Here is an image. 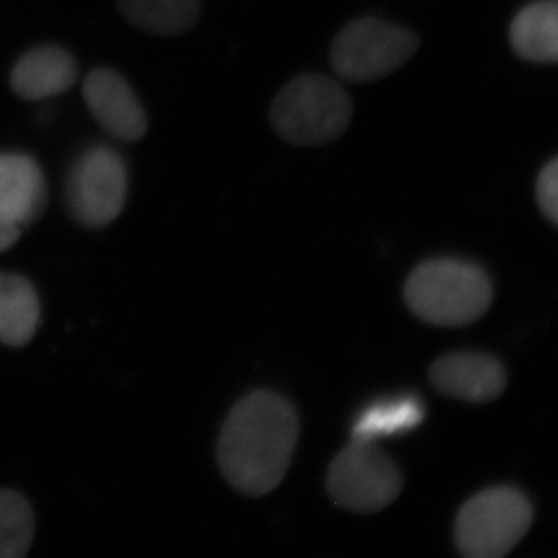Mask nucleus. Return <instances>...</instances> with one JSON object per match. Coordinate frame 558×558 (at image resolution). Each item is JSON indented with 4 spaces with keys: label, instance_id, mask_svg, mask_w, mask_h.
<instances>
[{
    "label": "nucleus",
    "instance_id": "1",
    "mask_svg": "<svg viewBox=\"0 0 558 558\" xmlns=\"http://www.w3.org/2000/svg\"><path fill=\"white\" fill-rule=\"evenodd\" d=\"M295 409L270 391H256L231 410L220 433L219 468L242 494L263 497L288 472L296 440Z\"/></svg>",
    "mask_w": 558,
    "mask_h": 558
},
{
    "label": "nucleus",
    "instance_id": "2",
    "mask_svg": "<svg viewBox=\"0 0 558 558\" xmlns=\"http://www.w3.org/2000/svg\"><path fill=\"white\" fill-rule=\"evenodd\" d=\"M494 288L486 271L461 259H429L414 269L405 301L424 322L446 328L470 325L486 314Z\"/></svg>",
    "mask_w": 558,
    "mask_h": 558
},
{
    "label": "nucleus",
    "instance_id": "3",
    "mask_svg": "<svg viewBox=\"0 0 558 558\" xmlns=\"http://www.w3.org/2000/svg\"><path fill=\"white\" fill-rule=\"evenodd\" d=\"M352 116L354 106L339 81L315 72L290 80L270 108L271 126L293 146H319L340 138Z\"/></svg>",
    "mask_w": 558,
    "mask_h": 558
},
{
    "label": "nucleus",
    "instance_id": "4",
    "mask_svg": "<svg viewBox=\"0 0 558 558\" xmlns=\"http://www.w3.org/2000/svg\"><path fill=\"white\" fill-rule=\"evenodd\" d=\"M418 47L416 32L380 17L363 16L337 33L330 46V65L341 80L373 83L402 68Z\"/></svg>",
    "mask_w": 558,
    "mask_h": 558
},
{
    "label": "nucleus",
    "instance_id": "5",
    "mask_svg": "<svg viewBox=\"0 0 558 558\" xmlns=\"http://www.w3.org/2000/svg\"><path fill=\"white\" fill-rule=\"evenodd\" d=\"M534 512L519 488L492 487L459 510L454 539L462 556L501 558L515 549L531 529Z\"/></svg>",
    "mask_w": 558,
    "mask_h": 558
},
{
    "label": "nucleus",
    "instance_id": "6",
    "mask_svg": "<svg viewBox=\"0 0 558 558\" xmlns=\"http://www.w3.org/2000/svg\"><path fill=\"white\" fill-rule=\"evenodd\" d=\"M402 490L398 465L373 442L352 440L330 464L328 492L340 508L373 513L388 508Z\"/></svg>",
    "mask_w": 558,
    "mask_h": 558
},
{
    "label": "nucleus",
    "instance_id": "7",
    "mask_svg": "<svg viewBox=\"0 0 558 558\" xmlns=\"http://www.w3.org/2000/svg\"><path fill=\"white\" fill-rule=\"evenodd\" d=\"M65 196L70 213L81 226L89 229L109 226L126 205V163L108 146L84 150L70 168Z\"/></svg>",
    "mask_w": 558,
    "mask_h": 558
},
{
    "label": "nucleus",
    "instance_id": "8",
    "mask_svg": "<svg viewBox=\"0 0 558 558\" xmlns=\"http://www.w3.org/2000/svg\"><path fill=\"white\" fill-rule=\"evenodd\" d=\"M49 202L39 165L24 154H0V253L44 215Z\"/></svg>",
    "mask_w": 558,
    "mask_h": 558
},
{
    "label": "nucleus",
    "instance_id": "9",
    "mask_svg": "<svg viewBox=\"0 0 558 558\" xmlns=\"http://www.w3.org/2000/svg\"><path fill=\"white\" fill-rule=\"evenodd\" d=\"M83 97L92 117L112 137L135 143L148 132L145 108L131 84L117 70H92L84 80Z\"/></svg>",
    "mask_w": 558,
    "mask_h": 558
},
{
    "label": "nucleus",
    "instance_id": "10",
    "mask_svg": "<svg viewBox=\"0 0 558 558\" xmlns=\"http://www.w3.org/2000/svg\"><path fill=\"white\" fill-rule=\"evenodd\" d=\"M433 387L450 398L486 403L505 392L508 377L501 363L478 352H457L433 363Z\"/></svg>",
    "mask_w": 558,
    "mask_h": 558
},
{
    "label": "nucleus",
    "instance_id": "11",
    "mask_svg": "<svg viewBox=\"0 0 558 558\" xmlns=\"http://www.w3.org/2000/svg\"><path fill=\"white\" fill-rule=\"evenodd\" d=\"M78 80V65L68 50L40 46L25 53L10 75V86L22 100L36 101L64 94Z\"/></svg>",
    "mask_w": 558,
    "mask_h": 558
},
{
    "label": "nucleus",
    "instance_id": "12",
    "mask_svg": "<svg viewBox=\"0 0 558 558\" xmlns=\"http://www.w3.org/2000/svg\"><path fill=\"white\" fill-rule=\"evenodd\" d=\"M509 40L521 60L535 64H556L558 60L557 0H535L515 14Z\"/></svg>",
    "mask_w": 558,
    "mask_h": 558
},
{
    "label": "nucleus",
    "instance_id": "13",
    "mask_svg": "<svg viewBox=\"0 0 558 558\" xmlns=\"http://www.w3.org/2000/svg\"><path fill=\"white\" fill-rule=\"evenodd\" d=\"M38 293L20 275L0 274V343L25 347L39 325Z\"/></svg>",
    "mask_w": 558,
    "mask_h": 558
},
{
    "label": "nucleus",
    "instance_id": "14",
    "mask_svg": "<svg viewBox=\"0 0 558 558\" xmlns=\"http://www.w3.org/2000/svg\"><path fill=\"white\" fill-rule=\"evenodd\" d=\"M132 27L156 36H179L201 20V0H116Z\"/></svg>",
    "mask_w": 558,
    "mask_h": 558
},
{
    "label": "nucleus",
    "instance_id": "15",
    "mask_svg": "<svg viewBox=\"0 0 558 558\" xmlns=\"http://www.w3.org/2000/svg\"><path fill=\"white\" fill-rule=\"evenodd\" d=\"M424 403L414 396L381 400L360 414L352 427V440L374 442L387 436L407 433L424 421Z\"/></svg>",
    "mask_w": 558,
    "mask_h": 558
},
{
    "label": "nucleus",
    "instance_id": "16",
    "mask_svg": "<svg viewBox=\"0 0 558 558\" xmlns=\"http://www.w3.org/2000/svg\"><path fill=\"white\" fill-rule=\"evenodd\" d=\"M35 537V515L27 499L13 490H0V558H21Z\"/></svg>",
    "mask_w": 558,
    "mask_h": 558
},
{
    "label": "nucleus",
    "instance_id": "17",
    "mask_svg": "<svg viewBox=\"0 0 558 558\" xmlns=\"http://www.w3.org/2000/svg\"><path fill=\"white\" fill-rule=\"evenodd\" d=\"M537 204L546 219L556 226L558 222V159L554 157L538 172L535 183Z\"/></svg>",
    "mask_w": 558,
    "mask_h": 558
}]
</instances>
